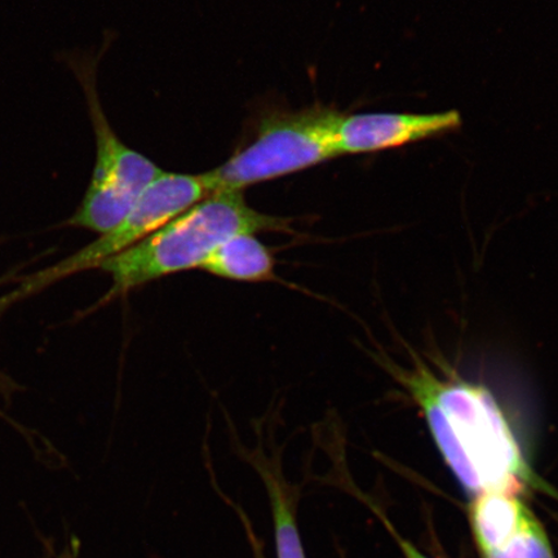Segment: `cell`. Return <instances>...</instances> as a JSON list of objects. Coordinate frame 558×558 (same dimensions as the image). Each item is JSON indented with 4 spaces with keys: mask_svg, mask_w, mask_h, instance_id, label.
<instances>
[{
    "mask_svg": "<svg viewBox=\"0 0 558 558\" xmlns=\"http://www.w3.org/2000/svg\"><path fill=\"white\" fill-rule=\"evenodd\" d=\"M253 460L262 474L269 494L271 513H274L277 558H305L302 539L298 530L294 501H292L282 474L274 470L268 460L255 456Z\"/></svg>",
    "mask_w": 558,
    "mask_h": 558,
    "instance_id": "cell-9",
    "label": "cell"
},
{
    "mask_svg": "<svg viewBox=\"0 0 558 558\" xmlns=\"http://www.w3.org/2000/svg\"><path fill=\"white\" fill-rule=\"evenodd\" d=\"M488 558H555L538 520L530 518L504 548Z\"/></svg>",
    "mask_w": 558,
    "mask_h": 558,
    "instance_id": "cell-10",
    "label": "cell"
},
{
    "mask_svg": "<svg viewBox=\"0 0 558 558\" xmlns=\"http://www.w3.org/2000/svg\"><path fill=\"white\" fill-rule=\"evenodd\" d=\"M515 494L485 493L472 506L474 535L486 558L498 553L532 518Z\"/></svg>",
    "mask_w": 558,
    "mask_h": 558,
    "instance_id": "cell-8",
    "label": "cell"
},
{
    "mask_svg": "<svg viewBox=\"0 0 558 558\" xmlns=\"http://www.w3.org/2000/svg\"><path fill=\"white\" fill-rule=\"evenodd\" d=\"M294 234L292 219L257 211L242 191L216 192L157 232L99 265L113 281L104 305L163 277L199 269L222 242L239 234ZM97 305V306H99Z\"/></svg>",
    "mask_w": 558,
    "mask_h": 558,
    "instance_id": "cell-2",
    "label": "cell"
},
{
    "mask_svg": "<svg viewBox=\"0 0 558 558\" xmlns=\"http://www.w3.org/2000/svg\"><path fill=\"white\" fill-rule=\"evenodd\" d=\"M61 558H73V556H69V555H68V556H65V557H61Z\"/></svg>",
    "mask_w": 558,
    "mask_h": 558,
    "instance_id": "cell-12",
    "label": "cell"
},
{
    "mask_svg": "<svg viewBox=\"0 0 558 558\" xmlns=\"http://www.w3.org/2000/svg\"><path fill=\"white\" fill-rule=\"evenodd\" d=\"M400 544L403 550L404 556L407 558H428L427 556H424L422 553H418V550L413 546V544L400 539Z\"/></svg>",
    "mask_w": 558,
    "mask_h": 558,
    "instance_id": "cell-11",
    "label": "cell"
},
{
    "mask_svg": "<svg viewBox=\"0 0 558 558\" xmlns=\"http://www.w3.org/2000/svg\"><path fill=\"white\" fill-rule=\"evenodd\" d=\"M214 194L206 173L187 174L162 172L140 195L128 215L99 240L76 251L64 262L35 275L26 281L17 295L32 294L45 286L78 274V271L99 268L105 260L148 239L167 222L177 218L198 202Z\"/></svg>",
    "mask_w": 558,
    "mask_h": 558,
    "instance_id": "cell-5",
    "label": "cell"
},
{
    "mask_svg": "<svg viewBox=\"0 0 558 558\" xmlns=\"http://www.w3.org/2000/svg\"><path fill=\"white\" fill-rule=\"evenodd\" d=\"M462 124V116L457 110L430 114H343L338 129V148L340 156L368 155L444 136Z\"/></svg>",
    "mask_w": 558,
    "mask_h": 558,
    "instance_id": "cell-6",
    "label": "cell"
},
{
    "mask_svg": "<svg viewBox=\"0 0 558 558\" xmlns=\"http://www.w3.org/2000/svg\"><path fill=\"white\" fill-rule=\"evenodd\" d=\"M343 113L316 107L276 111L262 118L253 143L225 165L206 172L214 193L288 177L340 156L338 129Z\"/></svg>",
    "mask_w": 558,
    "mask_h": 558,
    "instance_id": "cell-3",
    "label": "cell"
},
{
    "mask_svg": "<svg viewBox=\"0 0 558 558\" xmlns=\"http://www.w3.org/2000/svg\"><path fill=\"white\" fill-rule=\"evenodd\" d=\"M199 269L229 281L290 286L277 276L276 257L256 234H239L222 242Z\"/></svg>",
    "mask_w": 558,
    "mask_h": 558,
    "instance_id": "cell-7",
    "label": "cell"
},
{
    "mask_svg": "<svg viewBox=\"0 0 558 558\" xmlns=\"http://www.w3.org/2000/svg\"><path fill=\"white\" fill-rule=\"evenodd\" d=\"M428 423L446 464L466 490L515 494L532 480L529 465L505 410L484 386L439 378L416 361L393 367Z\"/></svg>",
    "mask_w": 558,
    "mask_h": 558,
    "instance_id": "cell-1",
    "label": "cell"
},
{
    "mask_svg": "<svg viewBox=\"0 0 558 558\" xmlns=\"http://www.w3.org/2000/svg\"><path fill=\"white\" fill-rule=\"evenodd\" d=\"M73 66L87 97L96 137V162L85 197L66 225L101 235L128 215L163 170L129 148L110 128L97 96L93 61H74Z\"/></svg>",
    "mask_w": 558,
    "mask_h": 558,
    "instance_id": "cell-4",
    "label": "cell"
}]
</instances>
